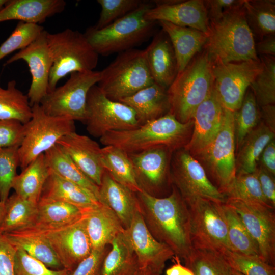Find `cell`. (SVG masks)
<instances>
[{
  "label": "cell",
  "instance_id": "44dd1931",
  "mask_svg": "<svg viewBox=\"0 0 275 275\" xmlns=\"http://www.w3.org/2000/svg\"><path fill=\"white\" fill-rule=\"evenodd\" d=\"M225 112L213 89L192 116L191 134L184 148L193 157L198 156L215 139L222 127Z\"/></svg>",
  "mask_w": 275,
  "mask_h": 275
},
{
  "label": "cell",
  "instance_id": "b9f144b4",
  "mask_svg": "<svg viewBox=\"0 0 275 275\" xmlns=\"http://www.w3.org/2000/svg\"><path fill=\"white\" fill-rule=\"evenodd\" d=\"M260 121L259 107L252 90L249 88L240 107L233 112L236 149H238L245 137Z\"/></svg>",
  "mask_w": 275,
  "mask_h": 275
},
{
  "label": "cell",
  "instance_id": "6f0895ef",
  "mask_svg": "<svg viewBox=\"0 0 275 275\" xmlns=\"http://www.w3.org/2000/svg\"><path fill=\"white\" fill-rule=\"evenodd\" d=\"M257 54L275 57V34L264 37L255 43Z\"/></svg>",
  "mask_w": 275,
  "mask_h": 275
},
{
  "label": "cell",
  "instance_id": "ffe728a7",
  "mask_svg": "<svg viewBox=\"0 0 275 275\" xmlns=\"http://www.w3.org/2000/svg\"><path fill=\"white\" fill-rule=\"evenodd\" d=\"M42 232L63 268L69 270L74 269L93 251L81 217L66 227Z\"/></svg>",
  "mask_w": 275,
  "mask_h": 275
},
{
  "label": "cell",
  "instance_id": "11a10c76",
  "mask_svg": "<svg viewBox=\"0 0 275 275\" xmlns=\"http://www.w3.org/2000/svg\"><path fill=\"white\" fill-rule=\"evenodd\" d=\"M257 176L262 193L269 203L275 207V182L274 176L260 166L255 172Z\"/></svg>",
  "mask_w": 275,
  "mask_h": 275
},
{
  "label": "cell",
  "instance_id": "7bdbcfd3",
  "mask_svg": "<svg viewBox=\"0 0 275 275\" xmlns=\"http://www.w3.org/2000/svg\"><path fill=\"white\" fill-rule=\"evenodd\" d=\"M224 195L226 199H238L274 209L264 197L255 172L236 174Z\"/></svg>",
  "mask_w": 275,
  "mask_h": 275
},
{
  "label": "cell",
  "instance_id": "ab89813d",
  "mask_svg": "<svg viewBox=\"0 0 275 275\" xmlns=\"http://www.w3.org/2000/svg\"><path fill=\"white\" fill-rule=\"evenodd\" d=\"M228 237L231 251L243 255L259 257L258 245L237 213L226 203L222 204Z\"/></svg>",
  "mask_w": 275,
  "mask_h": 275
},
{
  "label": "cell",
  "instance_id": "e575fe53",
  "mask_svg": "<svg viewBox=\"0 0 275 275\" xmlns=\"http://www.w3.org/2000/svg\"><path fill=\"white\" fill-rule=\"evenodd\" d=\"M44 155L51 171L62 178L86 189L99 201V186L79 169L58 144L45 152Z\"/></svg>",
  "mask_w": 275,
  "mask_h": 275
},
{
  "label": "cell",
  "instance_id": "6125c7cd",
  "mask_svg": "<svg viewBox=\"0 0 275 275\" xmlns=\"http://www.w3.org/2000/svg\"><path fill=\"white\" fill-rule=\"evenodd\" d=\"M5 210V204L0 201V223L3 218Z\"/></svg>",
  "mask_w": 275,
  "mask_h": 275
},
{
  "label": "cell",
  "instance_id": "7dc6e473",
  "mask_svg": "<svg viewBox=\"0 0 275 275\" xmlns=\"http://www.w3.org/2000/svg\"><path fill=\"white\" fill-rule=\"evenodd\" d=\"M18 147L0 149V201L5 204L20 166Z\"/></svg>",
  "mask_w": 275,
  "mask_h": 275
},
{
  "label": "cell",
  "instance_id": "1f68e13d",
  "mask_svg": "<svg viewBox=\"0 0 275 275\" xmlns=\"http://www.w3.org/2000/svg\"><path fill=\"white\" fill-rule=\"evenodd\" d=\"M274 132L260 121L244 139L236 156V174L255 173L266 145L274 139Z\"/></svg>",
  "mask_w": 275,
  "mask_h": 275
},
{
  "label": "cell",
  "instance_id": "f5cc1de1",
  "mask_svg": "<svg viewBox=\"0 0 275 275\" xmlns=\"http://www.w3.org/2000/svg\"><path fill=\"white\" fill-rule=\"evenodd\" d=\"M16 249L0 233V275H14Z\"/></svg>",
  "mask_w": 275,
  "mask_h": 275
},
{
  "label": "cell",
  "instance_id": "f546056e",
  "mask_svg": "<svg viewBox=\"0 0 275 275\" xmlns=\"http://www.w3.org/2000/svg\"><path fill=\"white\" fill-rule=\"evenodd\" d=\"M83 211L63 201L41 198L33 228L42 231L60 229L80 219Z\"/></svg>",
  "mask_w": 275,
  "mask_h": 275
},
{
  "label": "cell",
  "instance_id": "5b68a950",
  "mask_svg": "<svg viewBox=\"0 0 275 275\" xmlns=\"http://www.w3.org/2000/svg\"><path fill=\"white\" fill-rule=\"evenodd\" d=\"M154 6L144 1L136 9L100 29L88 27L84 33L98 55L108 56L133 49L148 39L154 33L157 22L145 18Z\"/></svg>",
  "mask_w": 275,
  "mask_h": 275
},
{
  "label": "cell",
  "instance_id": "8992f818",
  "mask_svg": "<svg viewBox=\"0 0 275 275\" xmlns=\"http://www.w3.org/2000/svg\"><path fill=\"white\" fill-rule=\"evenodd\" d=\"M47 40L53 60L48 93L68 74L93 71L96 67L99 55L84 33L70 29L53 34L47 32Z\"/></svg>",
  "mask_w": 275,
  "mask_h": 275
},
{
  "label": "cell",
  "instance_id": "d590c367",
  "mask_svg": "<svg viewBox=\"0 0 275 275\" xmlns=\"http://www.w3.org/2000/svg\"><path fill=\"white\" fill-rule=\"evenodd\" d=\"M110 245L102 261L99 275H128L137 261L125 230L116 236Z\"/></svg>",
  "mask_w": 275,
  "mask_h": 275
},
{
  "label": "cell",
  "instance_id": "816d5d0a",
  "mask_svg": "<svg viewBox=\"0 0 275 275\" xmlns=\"http://www.w3.org/2000/svg\"><path fill=\"white\" fill-rule=\"evenodd\" d=\"M105 248L93 250L91 253L81 261L70 272V275H99L102 261L108 251Z\"/></svg>",
  "mask_w": 275,
  "mask_h": 275
},
{
  "label": "cell",
  "instance_id": "f907efd6",
  "mask_svg": "<svg viewBox=\"0 0 275 275\" xmlns=\"http://www.w3.org/2000/svg\"><path fill=\"white\" fill-rule=\"evenodd\" d=\"M24 136V125L15 120H0V149L18 147Z\"/></svg>",
  "mask_w": 275,
  "mask_h": 275
},
{
  "label": "cell",
  "instance_id": "60d3db41",
  "mask_svg": "<svg viewBox=\"0 0 275 275\" xmlns=\"http://www.w3.org/2000/svg\"><path fill=\"white\" fill-rule=\"evenodd\" d=\"M184 261L194 275H231L232 268L217 252L193 248Z\"/></svg>",
  "mask_w": 275,
  "mask_h": 275
},
{
  "label": "cell",
  "instance_id": "d4e9b609",
  "mask_svg": "<svg viewBox=\"0 0 275 275\" xmlns=\"http://www.w3.org/2000/svg\"><path fill=\"white\" fill-rule=\"evenodd\" d=\"M99 187V202L116 214L125 229L128 228L139 209L136 193L116 181L105 171Z\"/></svg>",
  "mask_w": 275,
  "mask_h": 275
},
{
  "label": "cell",
  "instance_id": "ee69618b",
  "mask_svg": "<svg viewBox=\"0 0 275 275\" xmlns=\"http://www.w3.org/2000/svg\"><path fill=\"white\" fill-rule=\"evenodd\" d=\"M262 69L250 88L259 107L275 103V57L260 56Z\"/></svg>",
  "mask_w": 275,
  "mask_h": 275
},
{
  "label": "cell",
  "instance_id": "680465c9",
  "mask_svg": "<svg viewBox=\"0 0 275 275\" xmlns=\"http://www.w3.org/2000/svg\"><path fill=\"white\" fill-rule=\"evenodd\" d=\"M261 121L269 128L275 130V105L270 104L259 107Z\"/></svg>",
  "mask_w": 275,
  "mask_h": 275
},
{
  "label": "cell",
  "instance_id": "484cf974",
  "mask_svg": "<svg viewBox=\"0 0 275 275\" xmlns=\"http://www.w3.org/2000/svg\"><path fill=\"white\" fill-rule=\"evenodd\" d=\"M66 4L64 0H8L0 11V22L16 20L40 24L63 12Z\"/></svg>",
  "mask_w": 275,
  "mask_h": 275
},
{
  "label": "cell",
  "instance_id": "83f0119b",
  "mask_svg": "<svg viewBox=\"0 0 275 275\" xmlns=\"http://www.w3.org/2000/svg\"><path fill=\"white\" fill-rule=\"evenodd\" d=\"M169 37L176 58L178 73L204 48L208 36L198 30L176 25L166 21L157 22Z\"/></svg>",
  "mask_w": 275,
  "mask_h": 275
},
{
  "label": "cell",
  "instance_id": "9a60e30c",
  "mask_svg": "<svg viewBox=\"0 0 275 275\" xmlns=\"http://www.w3.org/2000/svg\"><path fill=\"white\" fill-rule=\"evenodd\" d=\"M225 203L239 215L258 245L260 257L269 264L274 266V209L232 198H227Z\"/></svg>",
  "mask_w": 275,
  "mask_h": 275
},
{
  "label": "cell",
  "instance_id": "9f6ffc18",
  "mask_svg": "<svg viewBox=\"0 0 275 275\" xmlns=\"http://www.w3.org/2000/svg\"><path fill=\"white\" fill-rule=\"evenodd\" d=\"M260 166L274 176L275 141H271L265 147L260 157Z\"/></svg>",
  "mask_w": 275,
  "mask_h": 275
},
{
  "label": "cell",
  "instance_id": "7402d4cb",
  "mask_svg": "<svg viewBox=\"0 0 275 275\" xmlns=\"http://www.w3.org/2000/svg\"><path fill=\"white\" fill-rule=\"evenodd\" d=\"M57 144L92 181L100 186L105 170L98 143L74 131L61 138Z\"/></svg>",
  "mask_w": 275,
  "mask_h": 275
},
{
  "label": "cell",
  "instance_id": "9c48e42d",
  "mask_svg": "<svg viewBox=\"0 0 275 275\" xmlns=\"http://www.w3.org/2000/svg\"><path fill=\"white\" fill-rule=\"evenodd\" d=\"M193 248L224 253L231 251L222 204L205 198L186 203Z\"/></svg>",
  "mask_w": 275,
  "mask_h": 275
},
{
  "label": "cell",
  "instance_id": "ba28073f",
  "mask_svg": "<svg viewBox=\"0 0 275 275\" xmlns=\"http://www.w3.org/2000/svg\"><path fill=\"white\" fill-rule=\"evenodd\" d=\"M32 109V118L23 124L24 136L18 148L19 166L22 170L57 144L61 138L75 131L74 121L50 116L40 104H33Z\"/></svg>",
  "mask_w": 275,
  "mask_h": 275
},
{
  "label": "cell",
  "instance_id": "3957f363",
  "mask_svg": "<svg viewBox=\"0 0 275 275\" xmlns=\"http://www.w3.org/2000/svg\"><path fill=\"white\" fill-rule=\"evenodd\" d=\"M204 48L212 64L259 60L255 40L247 23L243 6L209 21Z\"/></svg>",
  "mask_w": 275,
  "mask_h": 275
},
{
  "label": "cell",
  "instance_id": "836d02e7",
  "mask_svg": "<svg viewBox=\"0 0 275 275\" xmlns=\"http://www.w3.org/2000/svg\"><path fill=\"white\" fill-rule=\"evenodd\" d=\"M37 203L14 193L5 203L0 223V233L20 231L33 227L37 213Z\"/></svg>",
  "mask_w": 275,
  "mask_h": 275
},
{
  "label": "cell",
  "instance_id": "8d00e7d4",
  "mask_svg": "<svg viewBox=\"0 0 275 275\" xmlns=\"http://www.w3.org/2000/svg\"><path fill=\"white\" fill-rule=\"evenodd\" d=\"M101 161L104 170L117 182L135 193L142 191L134 174L128 154L114 146L101 149Z\"/></svg>",
  "mask_w": 275,
  "mask_h": 275
},
{
  "label": "cell",
  "instance_id": "5bb4252c",
  "mask_svg": "<svg viewBox=\"0 0 275 275\" xmlns=\"http://www.w3.org/2000/svg\"><path fill=\"white\" fill-rule=\"evenodd\" d=\"M235 150L233 112L225 109L217 135L197 157L203 161L215 186L223 194L236 175Z\"/></svg>",
  "mask_w": 275,
  "mask_h": 275
},
{
  "label": "cell",
  "instance_id": "2e32d148",
  "mask_svg": "<svg viewBox=\"0 0 275 275\" xmlns=\"http://www.w3.org/2000/svg\"><path fill=\"white\" fill-rule=\"evenodd\" d=\"M172 150L158 147L140 152L128 154L136 182L142 190L156 197L172 186L170 178Z\"/></svg>",
  "mask_w": 275,
  "mask_h": 275
},
{
  "label": "cell",
  "instance_id": "e7e4bbea",
  "mask_svg": "<svg viewBox=\"0 0 275 275\" xmlns=\"http://www.w3.org/2000/svg\"><path fill=\"white\" fill-rule=\"evenodd\" d=\"M231 275H243V274H242L241 273L232 269Z\"/></svg>",
  "mask_w": 275,
  "mask_h": 275
},
{
  "label": "cell",
  "instance_id": "f35d334b",
  "mask_svg": "<svg viewBox=\"0 0 275 275\" xmlns=\"http://www.w3.org/2000/svg\"><path fill=\"white\" fill-rule=\"evenodd\" d=\"M32 116L28 95L16 88L15 80L9 81L6 89L0 85V120H15L24 124Z\"/></svg>",
  "mask_w": 275,
  "mask_h": 275
},
{
  "label": "cell",
  "instance_id": "d6986e66",
  "mask_svg": "<svg viewBox=\"0 0 275 275\" xmlns=\"http://www.w3.org/2000/svg\"><path fill=\"white\" fill-rule=\"evenodd\" d=\"M125 231L136 257L138 265L161 274L166 262L175 254L167 245L156 240L147 228L140 211H136Z\"/></svg>",
  "mask_w": 275,
  "mask_h": 275
},
{
  "label": "cell",
  "instance_id": "c3c4849f",
  "mask_svg": "<svg viewBox=\"0 0 275 275\" xmlns=\"http://www.w3.org/2000/svg\"><path fill=\"white\" fill-rule=\"evenodd\" d=\"M145 1L98 0L101 10L97 23L93 26L100 29L139 8Z\"/></svg>",
  "mask_w": 275,
  "mask_h": 275
},
{
  "label": "cell",
  "instance_id": "603a6c76",
  "mask_svg": "<svg viewBox=\"0 0 275 275\" xmlns=\"http://www.w3.org/2000/svg\"><path fill=\"white\" fill-rule=\"evenodd\" d=\"M145 50L154 82L168 89L176 77L178 69L175 52L167 34L161 30Z\"/></svg>",
  "mask_w": 275,
  "mask_h": 275
},
{
  "label": "cell",
  "instance_id": "7c38bea8",
  "mask_svg": "<svg viewBox=\"0 0 275 275\" xmlns=\"http://www.w3.org/2000/svg\"><path fill=\"white\" fill-rule=\"evenodd\" d=\"M170 178L186 203L205 198L221 203L226 198L208 178L202 164L184 148L173 152L170 163Z\"/></svg>",
  "mask_w": 275,
  "mask_h": 275
},
{
  "label": "cell",
  "instance_id": "7a4b0ae2",
  "mask_svg": "<svg viewBox=\"0 0 275 275\" xmlns=\"http://www.w3.org/2000/svg\"><path fill=\"white\" fill-rule=\"evenodd\" d=\"M193 121L182 123L170 113L134 129L112 131L99 140L104 146H114L127 154L164 146L173 151L184 148L189 141Z\"/></svg>",
  "mask_w": 275,
  "mask_h": 275
},
{
  "label": "cell",
  "instance_id": "30bf717a",
  "mask_svg": "<svg viewBox=\"0 0 275 275\" xmlns=\"http://www.w3.org/2000/svg\"><path fill=\"white\" fill-rule=\"evenodd\" d=\"M100 76V71L71 73L66 82L48 92L40 105L50 116L84 122L88 92Z\"/></svg>",
  "mask_w": 275,
  "mask_h": 275
},
{
  "label": "cell",
  "instance_id": "94428289",
  "mask_svg": "<svg viewBox=\"0 0 275 275\" xmlns=\"http://www.w3.org/2000/svg\"><path fill=\"white\" fill-rule=\"evenodd\" d=\"M128 275H160L147 267L139 266L138 263Z\"/></svg>",
  "mask_w": 275,
  "mask_h": 275
},
{
  "label": "cell",
  "instance_id": "ac0fdd59",
  "mask_svg": "<svg viewBox=\"0 0 275 275\" xmlns=\"http://www.w3.org/2000/svg\"><path fill=\"white\" fill-rule=\"evenodd\" d=\"M152 3L154 5L145 14L147 20L166 21L208 34L209 19L204 1L161 0Z\"/></svg>",
  "mask_w": 275,
  "mask_h": 275
},
{
  "label": "cell",
  "instance_id": "681fc988",
  "mask_svg": "<svg viewBox=\"0 0 275 275\" xmlns=\"http://www.w3.org/2000/svg\"><path fill=\"white\" fill-rule=\"evenodd\" d=\"M71 271L65 268L58 270L50 269L24 251L16 249L14 275H70Z\"/></svg>",
  "mask_w": 275,
  "mask_h": 275
},
{
  "label": "cell",
  "instance_id": "4316f807",
  "mask_svg": "<svg viewBox=\"0 0 275 275\" xmlns=\"http://www.w3.org/2000/svg\"><path fill=\"white\" fill-rule=\"evenodd\" d=\"M119 102L134 111L140 126L159 118L170 111L167 89L155 82Z\"/></svg>",
  "mask_w": 275,
  "mask_h": 275
},
{
  "label": "cell",
  "instance_id": "4dcf8cb0",
  "mask_svg": "<svg viewBox=\"0 0 275 275\" xmlns=\"http://www.w3.org/2000/svg\"><path fill=\"white\" fill-rule=\"evenodd\" d=\"M41 198L63 201L83 210L100 204L92 193L76 184L62 178L50 170Z\"/></svg>",
  "mask_w": 275,
  "mask_h": 275
},
{
  "label": "cell",
  "instance_id": "f1b7e54d",
  "mask_svg": "<svg viewBox=\"0 0 275 275\" xmlns=\"http://www.w3.org/2000/svg\"><path fill=\"white\" fill-rule=\"evenodd\" d=\"M3 234L16 249L24 251L48 268H64L42 231L32 227Z\"/></svg>",
  "mask_w": 275,
  "mask_h": 275
},
{
  "label": "cell",
  "instance_id": "db71d44e",
  "mask_svg": "<svg viewBox=\"0 0 275 275\" xmlns=\"http://www.w3.org/2000/svg\"><path fill=\"white\" fill-rule=\"evenodd\" d=\"M209 21L219 18L226 12L243 6L244 0L204 1Z\"/></svg>",
  "mask_w": 275,
  "mask_h": 275
},
{
  "label": "cell",
  "instance_id": "277c9868",
  "mask_svg": "<svg viewBox=\"0 0 275 275\" xmlns=\"http://www.w3.org/2000/svg\"><path fill=\"white\" fill-rule=\"evenodd\" d=\"M213 89L212 64L204 48L177 73L167 89L170 113L181 123L191 121L195 111Z\"/></svg>",
  "mask_w": 275,
  "mask_h": 275
},
{
  "label": "cell",
  "instance_id": "8fae6325",
  "mask_svg": "<svg viewBox=\"0 0 275 275\" xmlns=\"http://www.w3.org/2000/svg\"><path fill=\"white\" fill-rule=\"evenodd\" d=\"M84 123L89 133L99 139L109 131L130 130L140 126L131 107L109 99L96 85L87 95Z\"/></svg>",
  "mask_w": 275,
  "mask_h": 275
},
{
  "label": "cell",
  "instance_id": "74e56055",
  "mask_svg": "<svg viewBox=\"0 0 275 275\" xmlns=\"http://www.w3.org/2000/svg\"><path fill=\"white\" fill-rule=\"evenodd\" d=\"M247 23L254 39L260 41L275 34V1L244 0L243 4Z\"/></svg>",
  "mask_w": 275,
  "mask_h": 275
},
{
  "label": "cell",
  "instance_id": "91938a15",
  "mask_svg": "<svg viewBox=\"0 0 275 275\" xmlns=\"http://www.w3.org/2000/svg\"><path fill=\"white\" fill-rule=\"evenodd\" d=\"M172 258L174 264L166 270V275H194L189 268L181 264L179 257L175 255Z\"/></svg>",
  "mask_w": 275,
  "mask_h": 275
},
{
  "label": "cell",
  "instance_id": "52a82bcc",
  "mask_svg": "<svg viewBox=\"0 0 275 275\" xmlns=\"http://www.w3.org/2000/svg\"><path fill=\"white\" fill-rule=\"evenodd\" d=\"M100 73L97 86L108 98L116 101L154 82L145 50L133 48L119 53Z\"/></svg>",
  "mask_w": 275,
  "mask_h": 275
},
{
  "label": "cell",
  "instance_id": "cb8c5ba5",
  "mask_svg": "<svg viewBox=\"0 0 275 275\" xmlns=\"http://www.w3.org/2000/svg\"><path fill=\"white\" fill-rule=\"evenodd\" d=\"M81 219L93 250L110 245L116 236L125 230L116 214L101 203L84 210Z\"/></svg>",
  "mask_w": 275,
  "mask_h": 275
},
{
  "label": "cell",
  "instance_id": "4fadbf2b",
  "mask_svg": "<svg viewBox=\"0 0 275 275\" xmlns=\"http://www.w3.org/2000/svg\"><path fill=\"white\" fill-rule=\"evenodd\" d=\"M262 69L260 59L212 64L213 89L226 109L234 112L240 107L247 90Z\"/></svg>",
  "mask_w": 275,
  "mask_h": 275
},
{
  "label": "cell",
  "instance_id": "bcb514c9",
  "mask_svg": "<svg viewBox=\"0 0 275 275\" xmlns=\"http://www.w3.org/2000/svg\"><path fill=\"white\" fill-rule=\"evenodd\" d=\"M232 269L243 275H275V267L259 257L243 255L232 251L223 254Z\"/></svg>",
  "mask_w": 275,
  "mask_h": 275
},
{
  "label": "cell",
  "instance_id": "6da1fadb",
  "mask_svg": "<svg viewBox=\"0 0 275 275\" xmlns=\"http://www.w3.org/2000/svg\"><path fill=\"white\" fill-rule=\"evenodd\" d=\"M140 211L153 236L168 246L175 255L186 259L192 249L188 206L172 185L169 195L153 196L144 190L136 193Z\"/></svg>",
  "mask_w": 275,
  "mask_h": 275
},
{
  "label": "cell",
  "instance_id": "f6af8a7d",
  "mask_svg": "<svg viewBox=\"0 0 275 275\" xmlns=\"http://www.w3.org/2000/svg\"><path fill=\"white\" fill-rule=\"evenodd\" d=\"M44 30L41 25L19 21L9 37L0 45V60L31 44Z\"/></svg>",
  "mask_w": 275,
  "mask_h": 275
},
{
  "label": "cell",
  "instance_id": "d6a6232c",
  "mask_svg": "<svg viewBox=\"0 0 275 275\" xmlns=\"http://www.w3.org/2000/svg\"><path fill=\"white\" fill-rule=\"evenodd\" d=\"M50 174L44 153L32 161L16 176L12 184L15 193L28 200L38 203Z\"/></svg>",
  "mask_w": 275,
  "mask_h": 275
},
{
  "label": "cell",
  "instance_id": "be15d7a7",
  "mask_svg": "<svg viewBox=\"0 0 275 275\" xmlns=\"http://www.w3.org/2000/svg\"><path fill=\"white\" fill-rule=\"evenodd\" d=\"M8 0H0V11L5 7Z\"/></svg>",
  "mask_w": 275,
  "mask_h": 275
},
{
  "label": "cell",
  "instance_id": "e0dca14e",
  "mask_svg": "<svg viewBox=\"0 0 275 275\" xmlns=\"http://www.w3.org/2000/svg\"><path fill=\"white\" fill-rule=\"evenodd\" d=\"M46 30L26 47L10 58L5 65L22 60L28 64L32 80L27 94L31 106L40 104L48 93L49 79L53 64Z\"/></svg>",
  "mask_w": 275,
  "mask_h": 275
}]
</instances>
